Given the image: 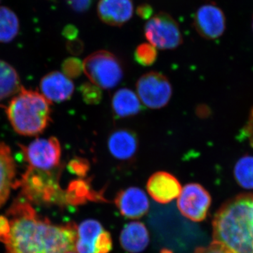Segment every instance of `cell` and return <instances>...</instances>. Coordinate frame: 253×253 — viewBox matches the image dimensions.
Wrapping results in <instances>:
<instances>
[{"instance_id": "cell-1", "label": "cell", "mask_w": 253, "mask_h": 253, "mask_svg": "<svg viewBox=\"0 0 253 253\" xmlns=\"http://www.w3.org/2000/svg\"><path fill=\"white\" fill-rule=\"evenodd\" d=\"M11 231L6 253H67L76 250L77 226L38 217L29 203L17 201L7 212Z\"/></svg>"}, {"instance_id": "cell-2", "label": "cell", "mask_w": 253, "mask_h": 253, "mask_svg": "<svg viewBox=\"0 0 253 253\" xmlns=\"http://www.w3.org/2000/svg\"><path fill=\"white\" fill-rule=\"evenodd\" d=\"M213 239L234 253H253V193L224 203L212 221Z\"/></svg>"}, {"instance_id": "cell-3", "label": "cell", "mask_w": 253, "mask_h": 253, "mask_svg": "<svg viewBox=\"0 0 253 253\" xmlns=\"http://www.w3.org/2000/svg\"><path fill=\"white\" fill-rule=\"evenodd\" d=\"M50 104L41 93L21 86L6 108V115L18 134L36 136L42 133L51 121Z\"/></svg>"}, {"instance_id": "cell-4", "label": "cell", "mask_w": 253, "mask_h": 253, "mask_svg": "<svg viewBox=\"0 0 253 253\" xmlns=\"http://www.w3.org/2000/svg\"><path fill=\"white\" fill-rule=\"evenodd\" d=\"M59 168L44 171L29 167L15 186L22 188V194L30 201L41 204H66L65 191L60 188Z\"/></svg>"}, {"instance_id": "cell-5", "label": "cell", "mask_w": 253, "mask_h": 253, "mask_svg": "<svg viewBox=\"0 0 253 253\" xmlns=\"http://www.w3.org/2000/svg\"><path fill=\"white\" fill-rule=\"evenodd\" d=\"M83 71L93 84L111 89L122 81L124 71L119 59L109 51L100 50L84 59Z\"/></svg>"}, {"instance_id": "cell-6", "label": "cell", "mask_w": 253, "mask_h": 253, "mask_svg": "<svg viewBox=\"0 0 253 253\" xmlns=\"http://www.w3.org/2000/svg\"><path fill=\"white\" fill-rule=\"evenodd\" d=\"M146 40L158 49H174L183 42L179 24L166 12L152 16L144 26Z\"/></svg>"}, {"instance_id": "cell-7", "label": "cell", "mask_w": 253, "mask_h": 253, "mask_svg": "<svg viewBox=\"0 0 253 253\" xmlns=\"http://www.w3.org/2000/svg\"><path fill=\"white\" fill-rule=\"evenodd\" d=\"M136 88L139 99L149 109L165 107L172 97L171 83L160 73L153 71L143 75L136 83Z\"/></svg>"}, {"instance_id": "cell-8", "label": "cell", "mask_w": 253, "mask_h": 253, "mask_svg": "<svg viewBox=\"0 0 253 253\" xmlns=\"http://www.w3.org/2000/svg\"><path fill=\"white\" fill-rule=\"evenodd\" d=\"M25 160L30 167L51 171L59 168L61 147L56 137L38 139L28 146H21Z\"/></svg>"}, {"instance_id": "cell-9", "label": "cell", "mask_w": 253, "mask_h": 253, "mask_svg": "<svg viewBox=\"0 0 253 253\" xmlns=\"http://www.w3.org/2000/svg\"><path fill=\"white\" fill-rule=\"evenodd\" d=\"M211 196L204 186L190 183L181 189L177 207L182 215L194 221H204L211 207Z\"/></svg>"}, {"instance_id": "cell-10", "label": "cell", "mask_w": 253, "mask_h": 253, "mask_svg": "<svg viewBox=\"0 0 253 253\" xmlns=\"http://www.w3.org/2000/svg\"><path fill=\"white\" fill-rule=\"evenodd\" d=\"M194 26L202 38L216 40L220 38L225 31V16L217 5L208 3L200 6L196 11Z\"/></svg>"}, {"instance_id": "cell-11", "label": "cell", "mask_w": 253, "mask_h": 253, "mask_svg": "<svg viewBox=\"0 0 253 253\" xmlns=\"http://www.w3.org/2000/svg\"><path fill=\"white\" fill-rule=\"evenodd\" d=\"M115 204L121 214L129 219L142 217L149 210V201L146 193L134 186L118 192Z\"/></svg>"}, {"instance_id": "cell-12", "label": "cell", "mask_w": 253, "mask_h": 253, "mask_svg": "<svg viewBox=\"0 0 253 253\" xmlns=\"http://www.w3.org/2000/svg\"><path fill=\"white\" fill-rule=\"evenodd\" d=\"M146 189L154 201L166 204L179 197L182 188L175 176L170 173L160 171L150 176Z\"/></svg>"}, {"instance_id": "cell-13", "label": "cell", "mask_w": 253, "mask_h": 253, "mask_svg": "<svg viewBox=\"0 0 253 253\" xmlns=\"http://www.w3.org/2000/svg\"><path fill=\"white\" fill-rule=\"evenodd\" d=\"M40 87L42 94L50 103L68 101L74 92L73 82L59 71L48 73L42 78Z\"/></svg>"}, {"instance_id": "cell-14", "label": "cell", "mask_w": 253, "mask_h": 253, "mask_svg": "<svg viewBox=\"0 0 253 253\" xmlns=\"http://www.w3.org/2000/svg\"><path fill=\"white\" fill-rule=\"evenodd\" d=\"M134 6L132 0H99L98 16L106 24L120 27L132 17Z\"/></svg>"}, {"instance_id": "cell-15", "label": "cell", "mask_w": 253, "mask_h": 253, "mask_svg": "<svg viewBox=\"0 0 253 253\" xmlns=\"http://www.w3.org/2000/svg\"><path fill=\"white\" fill-rule=\"evenodd\" d=\"M108 149L118 161H129L135 156L139 148V139L134 131L118 129L112 131L108 138Z\"/></svg>"}, {"instance_id": "cell-16", "label": "cell", "mask_w": 253, "mask_h": 253, "mask_svg": "<svg viewBox=\"0 0 253 253\" xmlns=\"http://www.w3.org/2000/svg\"><path fill=\"white\" fill-rule=\"evenodd\" d=\"M150 236L147 228L140 221L126 224L120 235V243L126 252L139 253L149 246Z\"/></svg>"}, {"instance_id": "cell-17", "label": "cell", "mask_w": 253, "mask_h": 253, "mask_svg": "<svg viewBox=\"0 0 253 253\" xmlns=\"http://www.w3.org/2000/svg\"><path fill=\"white\" fill-rule=\"evenodd\" d=\"M16 166L11 149L0 142V207L9 198L11 188L15 186Z\"/></svg>"}, {"instance_id": "cell-18", "label": "cell", "mask_w": 253, "mask_h": 253, "mask_svg": "<svg viewBox=\"0 0 253 253\" xmlns=\"http://www.w3.org/2000/svg\"><path fill=\"white\" fill-rule=\"evenodd\" d=\"M114 116L126 118L136 116L143 109L139 96L131 89L122 88L115 92L111 100Z\"/></svg>"}, {"instance_id": "cell-19", "label": "cell", "mask_w": 253, "mask_h": 253, "mask_svg": "<svg viewBox=\"0 0 253 253\" xmlns=\"http://www.w3.org/2000/svg\"><path fill=\"white\" fill-rule=\"evenodd\" d=\"M65 199L67 204L79 206L86 204L87 201L106 202L103 192L91 189L89 181L84 179H77L71 181L65 192Z\"/></svg>"}, {"instance_id": "cell-20", "label": "cell", "mask_w": 253, "mask_h": 253, "mask_svg": "<svg viewBox=\"0 0 253 253\" xmlns=\"http://www.w3.org/2000/svg\"><path fill=\"white\" fill-rule=\"evenodd\" d=\"M104 231L99 221L94 219L83 221L77 229L76 250L78 253H94L95 241Z\"/></svg>"}, {"instance_id": "cell-21", "label": "cell", "mask_w": 253, "mask_h": 253, "mask_svg": "<svg viewBox=\"0 0 253 253\" xmlns=\"http://www.w3.org/2000/svg\"><path fill=\"white\" fill-rule=\"evenodd\" d=\"M17 72L11 65L0 60V102L16 94L21 89Z\"/></svg>"}, {"instance_id": "cell-22", "label": "cell", "mask_w": 253, "mask_h": 253, "mask_svg": "<svg viewBox=\"0 0 253 253\" xmlns=\"http://www.w3.org/2000/svg\"><path fill=\"white\" fill-rule=\"evenodd\" d=\"M19 21L12 10L0 6V42H10L17 36Z\"/></svg>"}, {"instance_id": "cell-23", "label": "cell", "mask_w": 253, "mask_h": 253, "mask_svg": "<svg viewBox=\"0 0 253 253\" xmlns=\"http://www.w3.org/2000/svg\"><path fill=\"white\" fill-rule=\"evenodd\" d=\"M238 184L246 189H253V157L245 156L236 163L234 170Z\"/></svg>"}, {"instance_id": "cell-24", "label": "cell", "mask_w": 253, "mask_h": 253, "mask_svg": "<svg viewBox=\"0 0 253 253\" xmlns=\"http://www.w3.org/2000/svg\"><path fill=\"white\" fill-rule=\"evenodd\" d=\"M158 58L156 48L149 43H142L136 48L134 59L142 66H152Z\"/></svg>"}, {"instance_id": "cell-25", "label": "cell", "mask_w": 253, "mask_h": 253, "mask_svg": "<svg viewBox=\"0 0 253 253\" xmlns=\"http://www.w3.org/2000/svg\"><path fill=\"white\" fill-rule=\"evenodd\" d=\"M82 98L86 104H99L102 100L103 94L101 88L92 83H84L79 88Z\"/></svg>"}, {"instance_id": "cell-26", "label": "cell", "mask_w": 253, "mask_h": 253, "mask_svg": "<svg viewBox=\"0 0 253 253\" xmlns=\"http://www.w3.org/2000/svg\"><path fill=\"white\" fill-rule=\"evenodd\" d=\"M62 71L63 74L66 77L70 79H76L81 76L83 73V63L77 58H68L62 63Z\"/></svg>"}, {"instance_id": "cell-27", "label": "cell", "mask_w": 253, "mask_h": 253, "mask_svg": "<svg viewBox=\"0 0 253 253\" xmlns=\"http://www.w3.org/2000/svg\"><path fill=\"white\" fill-rule=\"evenodd\" d=\"M90 169V163L85 158H74L68 163V169L71 174L84 177Z\"/></svg>"}, {"instance_id": "cell-28", "label": "cell", "mask_w": 253, "mask_h": 253, "mask_svg": "<svg viewBox=\"0 0 253 253\" xmlns=\"http://www.w3.org/2000/svg\"><path fill=\"white\" fill-rule=\"evenodd\" d=\"M113 248V241L109 231H104L96 239L94 253H109Z\"/></svg>"}, {"instance_id": "cell-29", "label": "cell", "mask_w": 253, "mask_h": 253, "mask_svg": "<svg viewBox=\"0 0 253 253\" xmlns=\"http://www.w3.org/2000/svg\"><path fill=\"white\" fill-rule=\"evenodd\" d=\"M194 253H234L219 243L213 241L208 247H200L196 249Z\"/></svg>"}, {"instance_id": "cell-30", "label": "cell", "mask_w": 253, "mask_h": 253, "mask_svg": "<svg viewBox=\"0 0 253 253\" xmlns=\"http://www.w3.org/2000/svg\"><path fill=\"white\" fill-rule=\"evenodd\" d=\"M93 0H66L68 6L78 13H84L88 11L92 4Z\"/></svg>"}, {"instance_id": "cell-31", "label": "cell", "mask_w": 253, "mask_h": 253, "mask_svg": "<svg viewBox=\"0 0 253 253\" xmlns=\"http://www.w3.org/2000/svg\"><path fill=\"white\" fill-rule=\"evenodd\" d=\"M11 231L10 221L4 216H0V241L6 244L9 240Z\"/></svg>"}, {"instance_id": "cell-32", "label": "cell", "mask_w": 253, "mask_h": 253, "mask_svg": "<svg viewBox=\"0 0 253 253\" xmlns=\"http://www.w3.org/2000/svg\"><path fill=\"white\" fill-rule=\"evenodd\" d=\"M66 47L68 52L73 55H79L83 53L84 50V44L80 39L73 40V41H68L66 44Z\"/></svg>"}, {"instance_id": "cell-33", "label": "cell", "mask_w": 253, "mask_h": 253, "mask_svg": "<svg viewBox=\"0 0 253 253\" xmlns=\"http://www.w3.org/2000/svg\"><path fill=\"white\" fill-rule=\"evenodd\" d=\"M136 14L144 20H149L152 17L154 9L152 6L149 4H141L136 8Z\"/></svg>"}, {"instance_id": "cell-34", "label": "cell", "mask_w": 253, "mask_h": 253, "mask_svg": "<svg viewBox=\"0 0 253 253\" xmlns=\"http://www.w3.org/2000/svg\"><path fill=\"white\" fill-rule=\"evenodd\" d=\"M244 134L247 137L250 144L253 148V108L250 113L247 123L244 129Z\"/></svg>"}, {"instance_id": "cell-35", "label": "cell", "mask_w": 253, "mask_h": 253, "mask_svg": "<svg viewBox=\"0 0 253 253\" xmlns=\"http://www.w3.org/2000/svg\"><path fill=\"white\" fill-rule=\"evenodd\" d=\"M79 33L78 28L73 24H68L63 28L62 31L63 36L68 41H73L76 39Z\"/></svg>"}, {"instance_id": "cell-36", "label": "cell", "mask_w": 253, "mask_h": 253, "mask_svg": "<svg viewBox=\"0 0 253 253\" xmlns=\"http://www.w3.org/2000/svg\"><path fill=\"white\" fill-rule=\"evenodd\" d=\"M173 253L172 251L169 249H163L161 250V253Z\"/></svg>"}, {"instance_id": "cell-37", "label": "cell", "mask_w": 253, "mask_h": 253, "mask_svg": "<svg viewBox=\"0 0 253 253\" xmlns=\"http://www.w3.org/2000/svg\"><path fill=\"white\" fill-rule=\"evenodd\" d=\"M76 253L74 252V251H72V252H69V253Z\"/></svg>"}, {"instance_id": "cell-38", "label": "cell", "mask_w": 253, "mask_h": 253, "mask_svg": "<svg viewBox=\"0 0 253 253\" xmlns=\"http://www.w3.org/2000/svg\"></svg>"}]
</instances>
